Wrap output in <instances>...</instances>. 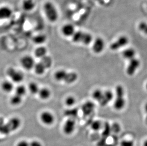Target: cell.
Returning a JSON list of instances; mask_svg holds the SVG:
<instances>
[{
    "mask_svg": "<svg viewBox=\"0 0 147 146\" xmlns=\"http://www.w3.org/2000/svg\"><path fill=\"white\" fill-rule=\"evenodd\" d=\"M145 87H146V90H147V82L146 84V85H145Z\"/></svg>",
    "mask_w": 147,
    "mask_h": 146,
    "instance_id": "cell-38",
    "label": "cell"
},
{
    "mask_svg": "<svg viewBox=\"0 0 147 146\" xmlns=\"http://www.w3.org/2000/svg\"><path fill=\"white\" fill-rule=\"evenodd\" d=\"M22 97L16 94L15 95L11 97L10 102L13 105L16 106L21 104V102H22Z\"/></svg>",
    "mask_w": 147,
    "mask_h": 146,
    "instance_id": "cell-27",
    "label": "cell"
},
{
    "mask_svg": "<svg viewBox=\"0 0 147 146\" xmlns=\"http://www.w3.org/2000/svg\"><path fill=\"white\" fill-rule=\"evenodd\" d=\"M29 144L30 146H42V143L37 141H32Z\"/></svg>",
    "mask_w": 147,
    "mask_h": 146,
    "instance_id": "cell-34",
    "label": "cell"
},
{
    "mask_svg": "<svg viewBox=\"0 0 147 146\" xmlns=\"http://www.w3.org/2000/svg\"><path fill=\"white\" fill-rule=\"evenodd\" d=\"M61 32L67 37H72L75 32V28L71 24H66L61 28Z\"/></svg>",
    "mask_w": 147,
    "mask_h": 146,
    "instance_id": "cell-16",
    "label": "cell"
},
{
    "mask_svg": "<svg viewBox=\"0 0 147 146\" xmlns=\"http://www.w3.org/2000/svg\"><path fill=\"white\" fill-rule=\"evenodd\" d=\"M95 108V105L92 101H87L82 105V110L83 115L88 116L91 115Z\"/></svg>",
    "mask_w": 147,
    "mask_h": 146,
    "instance_id": "cell-13",
    "label": "cell"
},
{
    "mask_svg": "<svg viewBox=\"0 0 147 146\" xmlns=\"http://www.w3.org/2000/svg\"><path fill=\"white\" fill-rule=\"evenodd\" d=\"M21 65L24 69L30 70L34 68L35 63L34 59H33L32 57L30 56L26 55L22 57L21 58Z\"/></svg>",
    "mask_w": 147,
    "mask_h": 146,
    "instance_id": "cell-10",
    "label": "cell"
},
{
    "mask_svg": "<svg viewBox=\"0 0 147 146\" xmlns=\"http://www.w3.org/2000/svg\"><path fill=\"white\" fill-rule=\"evenodd\" d=\"M40 120L45 125H51L55 121V117L51 112L45 111L40 114Z\"/></svg>",
    "mask_w": 147,
    "mask_h": 146,
    "instance_id": "cell-12",
    "label": "cell"
},
{
    "mask_svg": "<svg viewBox=\"0 0 147 146\" xmlns=\"http://www.w3.org/2000/svg\"><path fill=\"white\" fill-rule=\"evenodd\" d=\"M13 11L7 6L0 7V20L8 19L13 15Z\"/></svg>",
    "mask_w": 147,
    "mask_h": 146,
    "instance_id": "cell-14",
    "label": "cell"
},
{
    "mask_svg": "<svg viewBox=\"0 0 147 146\" xmlns=\"http://www.w3.org/2000/svg\"><path fill=\"white\" fill-rule=\"evenodd\" d=\"M78 110L77 108H71L67 109L64 112V115L69 117V118L74 119L78 115Z\"/></svg>",
    "mask_w": 147,
    "mask_h": 146,
    "instance_id": "cell-25",
    "label": "cell"
},
{
    "mask_svg": "<svg viewBox=\"0 0 147 146\" xmlns=\"http://www.w3.org/2000/svg\"><path fill=\"white\" fill-rule=\"evenodd\" d=\"M115 97L113 107L117 111L122 110L125 107L126 101L125 98V90L123 86L117 85L115 87Z\"/></svg>",
    "mask_w": 147,
    "mask_h": 146,
    "instance_id": "cell-2",
    "label": "cell"
},
{
    "mask_svg": "<svg viewBox=\"0 0 147 146\" xmlns=\"http://www.w3.org/2000/svg\"><path fill=\"white\" fill-rule=\"evenodd\" d=\"M105 43L104 40L100 37H98L95 40L92 44V50L96 54L101 53L104 48Z\"/></svg>",
    "mask_w": 147,
    "mask_h": 146,
    "instance_id": "cell-11",
    "label": "cell"
},
{
    "mask_svg": "<svg viewBox=\"0 0 147 146\" xmlns=\"http://www.w3.org/2000/svg\"><path fill=\"white\" fill-rule=\"evenodd\" d=\"M47 48L45 47L41 46L36 48L34 51V55L35 57L41 59L45 56L47 55Z\"/></svg>",
    "mask_w": 147,
    "mask_h": 146,
    "instance_id": "cell-20",
    "label": "cell"
},
{
    "mask_svg": "<svg viewBox=\"0 0 147 146\" xmlns=\"http://www.w3.org/2000/svg\"><path fill=\"white\" fill-rule=\"evenodd\" d=\"M16 146H30V144L27 141L23 140L18 142Z\"/></svg>",
    "mask_w": 147,
    "mask_h": 146,
    "instance_id": "cell-33",
    "label": "cell"
},
{
    "mask_svg": "<svg viewBox=\"0 0 147 146\" xmlns=\"http://www.w3.org/2000/svg\"><path fill=\"white\" fill-rule=\"evenodd\" d=\"M21 125V120L17 117L10 119L7 123V125L10 131H15L19 128Z\"/></svg>",
    "mask_w": 147,
    "mask_h": 146,
    "instance_id": "cell-15",
    "label": "cell"
},
{
    "mask_svg": "<svg viewBox=\"0 0 147 146\" xmlns=\"http://www.w3.org/2000/svg\"><path fill=\"white\" fill-rule=\"evenodd\" d=\"M136 51L133 48H126L123 51L122 56L123 58L127 60H129L132 58L136 57Z\"/></svg>",
    "mask_w": 147,
    "mask_h": 146,
    "instance_id": "cell-17",
    "label": "cell"
},
{
    "mask_svg": "<svg viewBox=\"0 0 147 146\" xmlns=\"http://www.w3.org/2000/svg\"><path fill=\"white\" fill-rule=\"evenodd\" d=\"M145 112L146 113V117H145V122L146 124H147V102L146 103V104L145 105Z\"/></svg>",
    "mask_w": 147,
    "mask_h": 146,
    "instance_id": "cell-35",
    "label": "cell"
},
{
    "mask_svg": "<svg viewBox=\"0 0 147 146\" xmlns=\"http://www.w3.org/2000/svg\"><path fill=\"white\" fill-rule=\"evenodd\" d=\"M126 68V73L129 76H132L140 67V61L136 57L129 60Z\"/></svg>",
    "mask_w": 147,
    "mask_h": 146,
    "instance_id": "cell-6",
    "label": "cell"
},
{
    "mask_svg": "<svg viewBox=\"0 0 147 146\" xmlns=\"http://www.w3.org/2000/svg\"><path fill=\"white\" fill-rule=\"evenodd\" d=\"M76 99L75 97L72 96H69L67 97L65 100V103L68 107H72L76 103Z\"/></svg>",
    "mask_w": 147,
    "mask_h": 146,
    "instance_id": "cell-30",
    "label": "cell"
},
{
    "mask_svg": "<svg viewBox=\"0 0 147 146\" xmlns=\"http://www.w3.org/2000/svg\"><path fill=\"white\" fill-rule=\"evenodd\" d=\"M43 10L46 17L50 22H55L58 19V11L53 3L47 1L43 5Z\"/></svg>",
    "mask_w": 147,
    "mask_h": 146,
    "instance_id": "cell-4",
    "label": "cell"
},
{
    "mask_svg": "<svg viewBox=\"0 0 147 146\" xmlns=\"http://www.w3.org/2000/svg\"><path fill=\"white\" fill-rule=\"evenodd\" d=\"M40 62L43 64L46 69L51 68L53 64L52 58L50 56L47 55L41 58Z\"/></svg>",
    "mask_w": 147,
    "mask_h": 146,
    "instance_id": "cell-23",
    "label": "cell"
},
{
    "mask_svg": "<svg viewBox=\"0 0 147 146\" xmlns=\"http://www.w3.org/2000/svg\"><path fill=\"white\" fill-rule=\"evenodd\" d=\"M36 6L34 0H24L22 3V8L26 11H32Z\"/></svg>",
    "mask_w": 147,
    "mask_h": 146,
    "instance_id": "cell-18",
    "label": "cell"
},
{
    "mask_svg": "<svg viewBox=\"0 0 147 146\" xmlns=\"http://www.w3.org/2000/svg\"><path fill=\"white\" fill-rule=\"evenodd\" d=\"M138 29L145 34L147 35V23L144 21L140 22L138 25Z\"/></svg>",
    "mask_w": 147,
    "mask_h": 146,
    "instance_id": "cell-31",
    "label": "cell"
},
{
    "mask_svg": "<svg viewBox=\"0 0 147 146\" xmlns=\"http://www.w3.org/2000/svg\"><path fill=\"white\" fill-rule=\"evenodd\" d=\"M38 94L40 99L47 100L51 96V92L48 88H42L40 89Z\"/></svg>",
    "mask_w": 147,
    "mask_h": 146,
    "instance_id": "cell-21",
    "label": "cell"
},
{
    "mask_svg": "<svg viewBox=\"0 0 147 146\" xmlns=\"http://www.w3.org/2000/svg\"><path fill=\"white\" fill-rule=\"evenodd\" d=\"M54 78L57 81L72 84L78 80V75L76 72H67L65 70L61 69L55 73Z\"/></svg>",
    "mask_w": 147,
    "mask_h": 146,
    "instance_id": "cell-1",
    "label": "cell"
},
{
    "mask_svg": "<svg viewBox=\"0 0 147 146\" xmlns=\"http://www.w3.org/2000/svg\"><path fill=\"white\" fill-rule=\"evenodd\" d=\"M114 94L112 91L109 90L103 91L101 97L98 102V103L100 106H106L113 101L114 98Z\"/></svg>",
    "mask_w": 147,
    "mask_h": 146,
    "instance_id": "cell-9",
    "label": "cell"
},
{
    "mask_svg": "<svg viewBox=\"0 0 147 146\" xmlns=\"http://www.w3.org/2000/svg\"><path fill=\"white\" fill-rule=\"evenodd\" d=\"M35 72L36 74L38 75H42L45 73L46 70V68L43 66V64L40 62H38L37 63L35 64L34 66Z\"/></svg>",
    "mask_w": 147,
    "mask_h": 146,
    "instance_id": "cell-22",
    "label": "cell"
},
{
    "mask_svg": "<svg viewBox=\"0 0 147 146\" xmlns=\"http://www.w3.org/2000/svg\"><path fill=\"white\" fill-rule=\"evenodd\" d=\"M120 146H135V142L131 139H124L121 141Z\"/></svg>",
    "mask_w": 147,
    "mask_h": 146,
    "instance_id": "cell-32",
    "label": "cell"
},
{
    "mask_svg": "<svg viewBox=\"0 0 147 146\" xmlns=\"http://www.w3.org/2000/svg\"><path fill=\"white\" fill-rule=\"evenodd\" d=\"M129 43V39L126 36L122 35L110 45V48L113 51H116L125 47Z\"/></svg>",
    "mask_w": 147,
    "mask_h": 146,
    "instance_id": "cell-5",
    "label": "cell"
},
{
    "mask_svg": "<svg viewBox=\"0 0 147 146\" xmlns=\"http://www.w3.org/2000/svg\"><path fill=\"white\" fill-rule=\"evenodd\" d=\"M28 89L31 94H38L39 90H40L38 85L34 82L30 83L28 86Z\"/></svg>",
    "mask_w": 147,
    "mask_h": 146,
    "instance_id": "cell-26",
    "label": "cell"
},
{
    "mask_svg": "<svg viewBox=\"0 0 147 146\" xmlns=\"http://www.w3.org/2000/svg\"><path fill=\"white\" fill-rule=\"evenodd\" d=\"M16 93L17 95L22 97L26 93V88L22 85L19 86L16 88Z\"/></svg>",
    "mask_w": 147,
    "mask_h": 146,
    "instance_id": "cell-29",
    "label": "cell"
},
{
    "mask_svg": "<svg viewBox=\"0 0 147 146\" xmlns=\"http://www.w3.org/2000/svg\"><path fill=\"white\" fill-rule=\"evenodd\" d=\"M1 88L5 92H10L13 90L14 86L11 82L5 80L1 83Z\"/></svg>",
    "mask_w": 147,
    "mask_h": 146,
    "instance_id": "cell-19",
    "label": "cell"
},
{
    "mask_svg": "<svg viewBox=\"0 0 147 146\" xmlns=\"http://www.w3.org/2000/svg\"><path fill=\"white\" fill-rule=\"evenodd\" d=\"M47 40V37L45 35L39 34L35 36L33 38V42L35 44H43Z\"/></svg>",
    "mask_w": 147,
    "mask_h": 146,
    "instance_id": "cell-24",
    "label": "cell"
},
{
    "mask_svg": "<svg viewBox=\"0 0 147 146\" xmlns=\"http://www.w3.org/2000/svg\"><path fill=\"white\" fill-rule=\"evenodd\" d=\"M7 74L13 82L21 83L24 79V74L22 72L17 70L13 68H10L7 69Z\"/></svg>",
    "mask_w": 147,
    "mask_h": 146,
    "instance_id": "cell-7",
    "label": "cell"
},
{
    "mask_svg": "<svg viewBox=\"0 0 147 146\" xmlns=\"http://www.w3.org/2000/svg\"><path fill=\"white\" fill-rule=\"evenodd\" d=\"M76 127V122L75 119L68 118L63 126V131L67 135H71L75 131Z\"/></svg>",
    "mask_w": 147,
    "mask_h": 146,
    "instance_id": "cell-8",
    "label": "cell"
},
{
    "mask_svg": "<svg viewBox=\"0 0 147 146\" xmlns=\"http://www.w3.org/2000/svg\"><path fill=\"white\" fill-rule=\"evenodd\" d=\"M142 146H147V139L144 141L143 144H142Z\"/></svg>",
    "mask_w": 147,
    "mask_h": 146,
    "instance_id": "cell-36",
    "label": "cell"
},
{
    "mask_svg": "<svg viewBox=\"0 0 147 146\" xmlns=\"http://www.w3.org/2000/svg\"><path fill=\"white\" fill-rule=\"evenodd\" d=\"M102 126V123H101V121L98 120H95L93 122H92L90 125L91 128L94 131H100Z\"/></svg>",
    "mask_w": 147,
    "mask_h": 146,
    "instance_id": "cell-28",
    "label": "cell"
},
{
    "mask_svg": "<svg viewBox=\"0 0 147 146\" xmlns=\"http://www.w3.org/2000/svg\"><path fill=\"white\" fill-rule=\"evenodd\" d=\"M72 42L75 43H81L89 45L93 41V37L90 33L82 31H77L72 35Z\"/></svg>",
    "mask_w": 147,
    "mask_h": 146,
    "instance_id": "cell-3",
    "label": "cell"
},
{
    "mask_svg": "<svg viewBox=\"0 0 147 146\" xmlns=\"http://www.w3.org/2000/svg\"><path fill=\"white\" fill-rule=\"evenodd\" d=\"M96 1H97L98 3H102L104 2V0H95Z\"/></svg>",
    "mask_w": 147,
    "mask_h": 146,
    "instance_id": "cell-37",
    "label": "cell"
}]
</instances>
